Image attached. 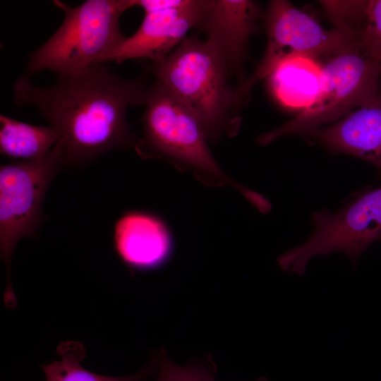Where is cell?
Segmentation results:
<instances>
[{"instance_id": "30bf717a", "label": "cell", "mask_w": 381, "mask_h": 381, "mask_svg": "<svg viewBox=\"0 0 381 381\" xmlns=\"http://www.w3.org/2000/svg\"><path fill=\"white\" fill-rule=\"evenodd\" d=\"M261 14L251 0H202L195 28L207 35L241 85L249 40Z\"/></svg>"}, {"instance_id": "9a60e30c", "label": "cell", "mask_w": 381, "mask_h": 381, "mask_svg": "<svg viewBox=\"0 0 381 381\" xmlns=\"http://www.w3.org/2000/svg\"><path fill=\"white\" fill-rule=\"evenodd\" d=\"M60 359L42 366L46 381H143L153 374L155 361L139 372L125 377L97 375L85 369L80 362L85 356L83 345L77 341L61 344L57 349Z\"/></svg>"}, {"instance_id": "8fae6325", "label": "cell", "mask_w": 381, "mask_h": 381, "mask_svg": "<svg viewBox=\"0 0 381 381\" xmlns=\"http://www.w3.org/2000/svg\"><path fill=\"white\" fill-rule=\"evenodd\" d=\"M328 150L362 159L381 179V92L332 124L307 135Z\"/></svg>"}, {"instance_id": "5b68a950", "label": "cell", "mask_w": 381, "mask_h": 381, "mask_svg": "<svg viewBox=\"0 0 381 381\" xmlns=\"http://www.w3.org/2000/svg\"><path fill=\"white\" fill-rule=\"evenodd\" d=\"M323 71L325 82L313 103L293 119L260 135V145L286 135H307L342 119L378 92L381 62L367 57L358 48L334 56L323 65Z\"/></svg>"}, {"instance_id": "9c48e42d", "label": "cell", "mask_w": 381, "mask_h": 381, "mask_svg": "<svg viewBox=\"0 0 381 381\" xmlns=\"http://www.w3.org/2000/svg\"><path fill=\"white\" fill-rule=\"evenodd\" d=\"M202 0H172L162 9L145 12L137 31L126 39L102 60L117 64L129 59L160 61L174 50L195 28Z\"/></svg>"}, {"instance_id": "6da1fadb", "label": "cell", "mask_w": 381, "mask_h": 381, "mask_svg": "<svg viewBox=\"0 0 381 381\" xmlns=\"http://www.w3.org/2000/svg\"><path fill=\"white\" fill-rule=\"evenodd\" d=\"M148 88L142 79H126L97 64L59 77L47 87L20 76L13 101L36 107L61 134L63 166L79 167L107 152L136 145L126 111L145 104Z\"/></svg>"}, {"instance_id": "5bb4252c", "label": "cell", "mask_w": 381, "mask_h": 381, "mask_svg": "<svg viewBox=\"0 0 381 381\" xmlns=\"http://www.w3.org/2000/svg\"><path fill=\"white\" fill-rule=\"evenodd\" d=\"M0 123V152L12 159H42L61 138L60 133L52 126L29 124L3 114Z\"/></svg>"}, {"instance_id": "52a82bcc", "label": "cell", "mask_w": 381, "mask_h": 381, "mask_svg": "<svg viewBox=\"0 0 381 381\" xmlns=\"http://www.w3.org/2000/svg\"><path fill=\"white\" fill-rule=\"evenodd\" d=\"M63 161L62 146L58 142L42 159L1 166L0 250L8 275L7 300L15 298L10 280L14 249L21 238L36 234L44 198Z\"/></svg>"}, {"instance_id": "e0dca14e", "label": "cell", "mask_w": 381, "mask_h": 381, "mask_svg": "<svg viewBox=\"0 0 381 381\" xmlns=\"http://www.w3.org/2000/svg\"><path fill=\"white\" fill-rule=\"evenodd\" d=\"M157 361V376L153 381H215L214 368L201 362L178 365L163 351ZM265 381V380H264Z\"/></svg>"}, {"instance_id": "8992f818", "label": "cell", "mask_w": 381, "mask_h": 381, "mask_svg": "<svg viewBox=\"0 0 381 381\" xmlns=\"http://www.w3.org/2000/svg\"><path fill=\"white\" fill-rule=\"evenodd\" d=\"M311 221L315 226L311 236L277 258L281 269L302 276L312 258L334 252L346 255L356 266L361 255L381 240V186L365 192L336 213L315 212Z\"/></svg>"}, {"instance_id": "ba28073f", "label": "cell", "mask_w": 381, "mask_h": 381, "mask_svg": "<svg viewBox=\"0 0 381 381\" xmlns=\"http://www.w3.org/2000/svg\"><path fill=\"white\" fill-rule=\"evenodd\" d=\"M267 46L254 72L240 87L246 102L255 84L268 77L284 60L295 56L332 55L357 48L345 35L333 28L325 29L308 13L288 1L273 0L265 15Z\"/></svg>"}, {"instance_id": "7c38bea8", "label": "cell", "mask_w": 381, "mask_h": 381, "mask_svg": "<svg viewBox=\"0 0 381 381\" xmlns=\"http://www.w3.org/2000/svg\"><path fill=\"white\" fill-rule=\"evenodd\" d=\"M114 248L129 267L148 270L161 267L170 258L172 238L164 222L143 212L125 213L116 223Z\"/></svg>"}, {"instance_id": "3957f363", "label": "cell", "mask_w": 381, "mask_h": 381, "mask_svg": "<svg viewBox=\"0 0 381 381\" xmlns=\"http://www.w3.org/2000/svg\"><path fill=\"white\" fill-rule=\"evenodd\" d=\"M65 14L58 30L34 51L25 71L32 75L50 71L59 77L102 64L103 59L125 39L119 20L135 0H87L76 7L59 1Z\"/></svg>"}, {"instance_id": "277c9868", "label": "cell", "mask_w": 381, "mask_h": 381, "mask_svg": "<svg viewBox=\"0 0 381 381\" xmlns=\"http://www.w3.org/2000/svg\"><path fill=\"white\" fill-rule=\"evenodd\" d=\"M143 116V137L135 148L143 157L166 159L202 177L237 188L250 202L257 193L232 181L208 146L209 138L193 112L171 90L155 80L149 86Z\"/></svg>"}, {"instance_id": "4fadbf2b", "label": "cell", "mask_w": 381, "mask_h": 381, "mask_svg": "<svg viewBox=\"0 0 381 381\" xmlns=\"http://www.w3.org/2000/svg\"><path fill=\"white\" fill-rule=\"evenodd\" d=\"M267 78L270 90L280 104L302 109L313 103L325 82L323 65L308 56L284 60Z\"/></svg>"}, {"instance_id": "2e32d148", "label": "cell", "mask_w": 381, "mask_h": 381, "mask_svg": "<svg viewBox=\"0 0 381 381\" xmlns=\"http://www.w3.org/2000/svg\"><path fill=\"white\" fill-rule=\"evenodd\" d=\"M353 42L363 54L381 62V0H365Z\"/></svg>"}, {"instance_id": "7a4b0ae2", "label": "cell", "mask_w": 381, "mask_h": 381, "mask_svg": "<svg viewBox=\"0 0 381 381\" xmlns=\"http://www.w3.org/2000/svg\"><path fill=\"white\" fill-rule=\"evenodd\" d=\"M155 80L197 116L210 140L234 135L244 105L241 83L217 49L197 36L186 37L163 59L152 62Z\"/></svg>"}]
</instances>
